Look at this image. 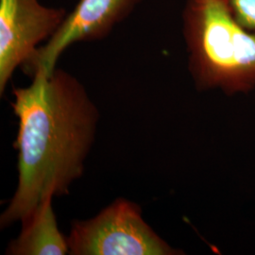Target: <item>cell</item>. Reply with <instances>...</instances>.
Returning a JSON list of instances; mask_svg holds the SVG:
<instances>
[{
    "mask_svg": "<svg viewBox=\"0 0 255 255\" xmlns=\"http://www.w3.org/2000/svg\"><path fill=\"white\" fill-rule=\"evenodd\" d=\"M237 22L248 30H255V0H230Z\"/></svg>",
    "mask_w": 255,
    "mask_h": 255,
    "instance_id": "52a82bcc",
    "label": "cell"
},
{
    "mask_svg": "<svg viewBox=\"0 0 255 255\" xmlns=\"http://www.w3.org/2000/svg\"><path fill=\"white\" fill-rule=\"evenodd\" d=\"M69 255H175L180 253L143 219L136 203L118 199L88 220L74 221Z\"/></svg>",
    "mask_w": 255,
    "mask_h": 255,
    "instance_id": "3957f363",
    "label": "cell"
},
{
    "mask_svg": "<svg viewBox=\"0 0 255 255\" xmlns=\"http://www.w3.org/2000/svg\"><path fill=\"white\" fill-rule=\"evenodd\" d=\"M27 87L13 89L18 119V182L1 228L25 221L47 198L67 194L82 177L95 141L99 112L81 82L56 68L34 71Z\"/></svg>",
    "mask_w": 255,
    "mask_h": 255,
    "instance_id": "6da1fadb",
    "label": "cell"
},
{
    "mask_svg": "<svg viewBox=\"0 0 255 255\" xmlns=\"http://www.w3.org/2000/svg\"><path fill=\"white\" fill-rule=\"evenodd\" d=\"M64 8L39 0H0V94L19 66H24L64 22Z\"/></svg>",
    "mask_w": 255,
    "mask_h": 255,
    "instance_id": "277c9868",
    "label": "cell"
},
{
    "mask_svg": "<svg viewBox=\"0 0 255 255\" xmlns=\"http://www.w3.org/2000/svg\"><path fill=\"white\" fill-rule=\"evenodd\" d=\"M190 70L201 89L230 94L255 86V32L242 27L230 0H189L183 14Z\"/></svg>",
    "mask_w": 255,
    "mask_h": 255,
    "instance_id": "7a4b0ae2",
    "label": "cell"
},
{
    "mask_svg": "<svg viewBox=\"0 0 255 255\" xmlns=\"http://www.w3.org/2000/svg\"><path fill=\"white\" fill-rule=\"evenodd\" d=\"M52 197L43 201L32 215L22 222L18 237L6 250L10 255H65L69 254L67 237L58 227Z\"/></svg>",
    "mask_w": 255,
    "mask_h": 255,
    "instance_id": "8992f818",
    "label": "cell"
},
{
    "mask_svg": "<svg viewBox=\"0 0 255 255\" xmlns=\"http://www.w3.org/2000/svg\"><path fill=\"white\" fill-rule=\"evenodd\" d=\"M142 0H79L70 13L44 46L23 67L32 75L38 69L51 74L61 55L79 42L101 40L127 18Z\"/></svg>",
    "mask_w": 255,
    "mask_h": 255,
    "instance_id": "5b68a950",
    "label": "cell"
}]
</instances>
